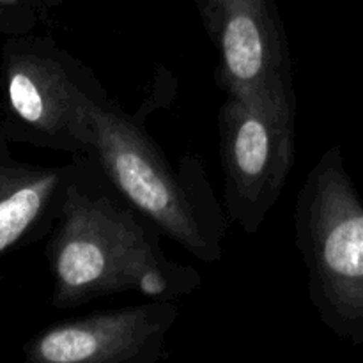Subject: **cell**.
Returning <instances> with one entry per match:
<instances>
[{
	"mask_svg": "<svg viewBox=\"0 0 363 363\" xmlns=\"http://www.w3.org/2000/svg\"><path fill=\"white\" fill-rule=\"evenodd\" d=\"M50 238L52 303L74 308L96 298L137 291L149 300H177L201 287V273L170 261L92 155L73 156Z\"/></svg>",
	"mask_w": 363,
	"mask_h": 363,
	"instance_id": "1",
	"label": "cell"
},
{
	"mask_svg": "<svg viewBox=\"0 0 363 363\" xmlns=\"http://www.w3.org/2000/svg\"><path fill=\"white\" fill-rule=\"evenodd\" d=\"M91 119V155L119 194L188 254L218 262L227 222L201 156L184 155L172 165L140 113L130 116L110 98L94 106Z\"/></svg>",
	"mask_w": 363,
	"mask_h": 363,
	"instance_id": "2",
	"label": "cell"
},
{
	"mask_svg": "<svg viewBox=\"0 0 363 363\" xmlns=\"http://www.w3.org/2000/svg\"><path fill=\"white\" fill-rule=\"evenodd\" d=\"M307 291L321 321L340 339L363 340V202L339 147L307 174L294 211Z\"/></svg>",
	"mask_w": 363,
	"mask_h": 363,
	"instance_id": "3",
	"label": "cell"
},
{
	"mask_svg": "<svg viewBox=\"0 0 363 363\" xmlns=\"http://www.w3.org/2000/svg\"><path fill=\"white\" fill-rule=\"evenodd\" d=\"M6 113L16 138L84 156L92 152V110L108 98L94 71L50 38H9L2 55Z\"/></svg>",
	"mask_w": 363,
	"mask_h": 363,
	"instance_id": "4",
	"label": "cell"
},
{
	"mask_svg": "<svg viewBox=\"0 0 363 363\" xmlns=\"http://www.w3.org/2000/svg\"><path fill=\"white\" fill-rule=\"evenodd\" d=\"M225 211L247 236L277 204L296 152V105L227 94L218 112Z\"/></svg>",
	"mask_w": 363,
	"mask_h": 363,
	"instance_id": "5",
	"label": "cell"
},
{
	"mask_svg": "<svg viewBox=\"0 0 363 363\" xmlns=\"http://www.w3.org/2000/svg\"><path fill=\"white\" fill-rule=\"evenodd\" d=\"M227 94L296 105L286 28L275 0H195Z\"/></svg>",
	"mask_w": 363,
	"mask_h": 363,
	"instance_id": "6",
	"label": "cell"
},
{
	"mask_svg": "<svg viewBox=\"0 0 363 363\" xmlns=\"http://www.w3.org/2000/svg\"><path fill=\"white\" fill-rule=\"evenodd\" d=\"M177 315L176 300H151L66 319L35 335L25 354L32 363H156Z\"/></svg>",
	"mask_w": 363,
	"mask_h": 363,
	"instance_id": "7",
	"label": "cell"
},
{
	"mask_svg": "<svg viewBox=\"0 0 363 363\" xmlns=\"http://www.w3.org/2000/svg\"><path fill=\"white\" fill-rule=\"evenodd\" d=\"M67 169L32 167L25 163L0 165V252L55 222L66 184Z\"/></svg>",
	"mask_w": 363,
	"mask_h": 363,
	"instance_id": "8",
	"label": "cell"
},
{
	"mask_svg": "<svg viewBox=\"0 0 363 363\" xmlns=\"http://www.w3.org/2000/svg\"><path fill=\"white\" fill-rule=\"evenodd\" d=\"M43 18L39 0H0V32L7 38L30 34Z\"/></svg>",
	"mask_w": 363,
	"mask_h": 363,
	"instance_id": "9",
	"label": "cell"
},
{
	"mask_svg": "<svg viewBox=\"0 0 363 363\" xmlns=\"http://www.w3.org/2000/svg\"><path fill=\"white\" fill-rule=\"evenodd\" d=\"M62 2L64 0H39V4H41V7H43V11L46 13V16H48L50 11L57 9V7H59Z\"/></svg>",
	"mask_w": 363,
	"mask_h": 363,
	"instance_id": "10",
	"label": "cell"
}]
</instances>
